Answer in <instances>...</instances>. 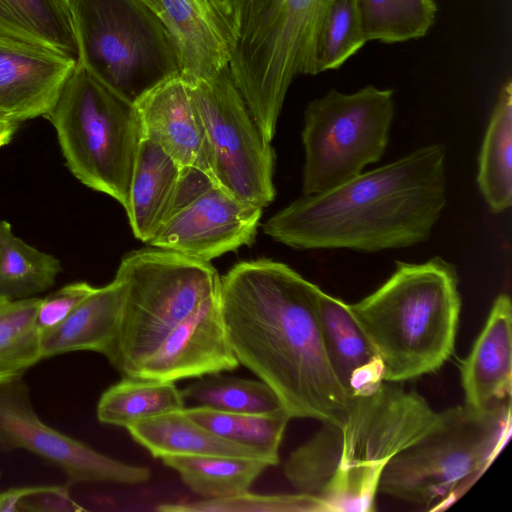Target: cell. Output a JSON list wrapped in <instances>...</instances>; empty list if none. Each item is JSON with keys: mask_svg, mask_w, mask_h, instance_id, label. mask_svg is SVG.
Listing matches in <instances>:
<instances>
[{"mask_svg": "<svg viewBox=\"0 0 512 512\" xmlns=\"http://www.w3.org/2000/svg\"><path fill=\"white\" fill-rule=\"evenodd\" d=\"M73 512L83 508L66 486L39 485L9 488L0 492V512Z\"/></svg>", "mask_w": 512, "mask_h": 512, "instance_id": "obj_34", "label": "cell"}, {"mask_svg": "<svg viewBox=\"0 0 512 512\" xmlns=\"http://www.w3.org/2000/svg\"><path fill=\"white\" fill-rule=\"evenodd\" d=\"M40 297L0 298V382L22 374L41 361L36 326Z\"/></svg>", "mask_w": 512, "mask_h": 512, "instance_id": "obj_29", "label": "cell"}, {"mask_svg": "<svg viewBox=\"0 0 512 512\" xmlns=\"http://www.w3.org/2000/svg\"><path fill=\"white\" fill-rule=\"evenodd\" d=\"M239 365L227 337L219 297L174 327L130 377L175 382L233 371Z\"/></svg>", "mask_w": 512, "mask_h": 512, "instance_id": "obj_15", "label": "cell"}, {"mask_svg": "<svg viewBox=\"0 0 512 512\" xmlns=\"http://www.w3.org/2000/svg\"><path fill=\"white\" fill-rule=\"evenodd\" d=\"M134 105L142 137L158 144L180 167H196L215 180L204 127L189 85L180 75L159 84Z\"/></svg>", "mask_w": 512, "mask_h": 512, "instance_id": "obj_16", "label": "cell"}, {"mask_svg": "<svg viewBox=\"0 0 512 512\" xmlns=\"http://www.w3.org/2000/svg\"><path fill=\"white\" fill-rule=\"evenodd\" d=\"M187 83L218 186L246 204L269 205L276 195L275 153L256 125L229 66L210 78Z\"/></svg>", "mask_w": 512, "mask_h": 512, "instance_id": "obj_11", "label": "cell"}, {"mask_svg": "<svg viewBox=\"0 0 512 512\" xmlns=\"http://www.w3.org/2000/svg\"><path fill=\"white\" fill-rule=\"evenodd\" d=\"M124 303V285L114 280L94 289L57 327L41 335V359L93 351L112 357Z\"/></svg>", "mask_w": 512, "mask_h": 512, "instance_id": "obj_20", "label": "cell"}, {"mask_svg": "<svg viewBox=\"0 0 512 512\" xmlns=\"http://www.w3.org/2000/svg\"><path fill=\"white\" fill-rule=\"evenodd\" d=\"M147 3L158 15L161 10V0H143Z\"/></svg>", "mask_w": 512, "mask_h": 512, "instance_id": "obj_39", "label": "cell"}, {"mask_svg": "<svg viewBox=\"0 0 512 512\" xmlns=\"http://www.w3.org/2000/svg\"><path fill=\"white\" fill-rule=\"evenodd\" d=\"M438 412L417 392L382 382L355 396L345 419L322 427L289 455L284 475L330 512L375 510L389 460L426 434Z\"/></svg>", "mask_w": 512, "mask_h": 512, "instance_id": "obj_3", "label": "cell"}, {"mask_svg": "<svg viewBox=\"0 0 512 512\" xmlns=\"http://www.w3.org/2000/svg\"><path fill=\"white\" fill-rule=\"evenodd\" d=\"M512 82L502 86L478 157V188L494 213L512 204Z\"/></svg>", "mask_w": 512, "mask_h": 512, "instance_id": "obj_23", "label": "cell"}, {"mask_svg": "<svg viewBox=\"0 0 512 512\" xmlns=\"http://www.w3.org/2000/svg\"><path fill=\"white\" fill-rule=\"evenodd\" d=\"M181 167L155 142L142 137L126 213L134 236L146 243L169 216Z\"/></svg>", "mask_w": 512, "mask_h": 512, "instance_id": "obj_21", "label": "cell"}, {"mask_svg": "<svg viewBox=\"0 0 512 512\" xmlns=\"http://www.w3.org/2000/svg\"><path fill=\"white\" fill-rule=\"evenodd\" d=\"M320 291L284 263L240 262L221 277V314L238 362L272 389L291 418L338 423L354 397L326 352Z\"/></svg>", "mask_w": 512, "mask_h": 512, "instance_id": "obj_1", "label": "cell"}, {"mask_svg": "<svg viewBox=\"0 0 512 512\" xmlns=\"http://www.w3.org/2000/svg\"><path fill=\"white\" fill-rule=\"evenodd\" d=\"M94 289L87 282H75L41 298L36 316L40 336L60 325Z\"/></svg>", "mask_w": 512, "mask_h": 512, "instance_id": "obj_35", "label": "cell"}, {"mask_svg": "<svg viewBox=\"0 0 512 512\" xmlns=\"http://www.w3.org/2000/svg\"><path fill=\"white\" fill-rule=\"evenodd\" d=\"M77 59L0 29V116L17 124L45 117Z\"/></svg>", "mask_w": 512, "mask_h": 512, "instance_id": "obj_14", "label": "cell"}, {"mask_svg": "<svg viewBox=\"0 0 512 512\" xmlns=\"http://www.w3.org/2000/svg\"><path fill=\"white\" fill-rule=\"evenodd\" d=\"M366 42L357 0H333L316 41V74L338 69Z\"/></svg>", "mask_w": 512, "mask_h": 512, "instance_id": "obj_32", "label": "cell"}, {"mask_svg": "<svg viewBox=\"0 0 512 512\" xmlns=\"http://www.w3.org/2000/svg\"><path fill=\"white\" fill-rule=\"evenodd\" d=\"M348 306L380 359L384 382L434 373L454 352L461 296L456 268L442 257L396 262L378 289Z\"/></svg>", "mask_w": 512, "mask_h": 512, "instance_id": "obj_4", "label": "cell"}, {"mask_svg": "<svg viewBox=\"0 0 512 512\" xmlns=\"http://www.w3.org/2000/svg\"><path fill=\"white\" fill-rule=\"evenodd\" d=\"M332 2L234 0L229 68L269 143L293 80L316 75V41Z\"/></svg>", "mask_w": 512, "mask_h": 512, "instance_id": "obj_5", "label": "cell"}, {"mask_svg": "<svg viewBox=\"0 0 512 512\" xmlns=\"http://www.w3.org/2000/svg\"><path fill=\"white\" fill-rule=\"evenodd\" d=\"M115 278L124 285V303L109 362L123 376H130L174 327L221 294V277L208 261L155 247L125 255Z\"/></svg>", "mask_w": 512, "mask_h": 512, "instance_id": "obj_8", "label": "cell"}, {"mask_svg": "<svg viewBox=\"0 0 512 512\" xmlns=\"http://www.w3.org/2000/svg\"><path fill=\"white\" fill-rule=\"evenodd\" d=\"M367 41L397 43L418 39L435 23L434 0H357Z\"/></svg>", "mask_w": 512, "mask_h": 512, "instance_id": "obj_30", "label": "cell"}, {"mask_svg": "<svg viewBox=\"0 0 512 512\" xmlns=\"http://www.w3.org/2000/svg\"><path fill=\"white\" fill-rule=\"evenodd\" d=\"M394 114V91L373 85L353 93L331 89L310 101L301 132L303 194L333 189L379 162L388 146Z\"/></svg>", "mask_w": 512, "mask_h": 512, "instance_id": "obj_10", "label": "cell"}, {"mask_svg": "<svg viewBox=\"0 0 512 512\" xmlns=\"http://www.w3.org/2000/svg\"><path fill=\"white\" fill-rule=\"evenodd\" d=\"M161 512H330L326 503L313 495H261L249 491L224 498L160 504Z\"/></svg>", "mask_w": 512, "mask_h": 512, "instance_id": "obj_33", "label": "cell"}, {"mask_svg": "<svg viewBox=\"0 0 512 512\" xmlns=\"http://www.w3.org/2000/svg\"><path fill=\"white\" fill-rule=\"evenodd\" d=\"M262 209L215 185L172 213L146 244L209 262L253 243Z\"/></svg>", "mask_w": 512, "mask_h": 512, "instance_id": "obj_13", "label": "cell"}, {"mask_svg": "<svg viewBox=\"0 0 512 512\" xmlns=\"http://www.w3.org/2000/svg\"><path fill=\"white\" fill-rule=\"evenodd\" d=\"M510 430L511 400L438 412L426 434L389 460L379 492L428 510L445 509L488 468Z\"/></svg>", "mask_w": 512, "mask_h": 512, "instance_id": "obj_6", "label": "cell"}, {"mask_svg": "<svg viewBox=\"0 0 512 512\" xmlns=\"http://www.w3.org/2000/svg\"><path fill=\"white\" fill-rule=\"evenodd\" d=\"M163 464L175 470L191 491L214 499L249 491L255 480L271 465L261 459L233 456H167Z\"/></svg>", "mask_w": 512, "mask_h": 512, "instance_id": "obj_24", "label": "cell"}, {"mask_svg": "<svg viewBox=\"0 0 512 512\" xmlns=\"http://www.w3.org/2000/svg\"><path fill=\"white\" fill-rule=\"evenodd\" d=\"M181 393L197 406L223 412L264 414L283 408L276 394L261 380L221 373L200 377Z\"/></svg>", "mask_w": 512, "mask_h": 512, "instance_id": "obj_31", "label": "cell"}, {"mask_svg": "<svg viewBox=\"0 0 512 512\" xmlns=\"http://www.w3.org/2000/svg\"><path fill=\"white\" fill-rule=\"evenodd\" d=\"M53 125L70 172L81 183L128 208L142 139L134 104L97 79L79 60L53 108Z\"/></svg>", "mask_w": 512, "mask_h": 512, "instance_id": "obj_7", "label": "cell"}, {"mask_svg": "<svg viewBox=\"0 0 512 512\" xmlns=\"http://www.w3.org/2000/svg\"><path fill=\"white\" fill-rule=\"evenodd\" d=\"M127 431L154 458L167 456H233L273 463L251 447L224 439L181 410L163 413L128 426Z\"/></svg>", "mask_w": 512, "mask_h": 512, "instance_id": "obj_22", "label": "cell"}, {"mask_svg": "<svg viewBox=\"0 0 512 512\" xmlns=\"http://www.w3.org/2000/svg\"><path fill=\"white\" fill-rule=\"evenodd\" d=\"M0 449L31 452L61 469L70 484L138 485L151 476L147 467L115 460L43 422L22 376L0 382Z\"/></svg>", "mask_w": 512, "mask_h": 512, "instance_id": "obj_12", "label": "cell"}, {"mask_svg": "<svg viewBox=\"0 0 512 512\" xmlns=\"http://www.w3.org/2000/svg\"><path fill=\"white\" fill-rule=\"evenodd\" d=\"M18 128V124L0 116V148L7 145Z\"/></svg>", "mask_w": 512, "mask_h": 512, "instance_id": "obj_38", "label": "cell"}, {"mask_svg": "<svg viewBox=\"0 0 512 512\" xmlns=\"http://www.w3.org/2000/svg\"><path fill=\"white\" fill-rule=\"evenodd\" d=\"M79 60L97 79L135 104L180 75L159 15L143 0H68Z\"/></svg>", "mask_w": 512, "mask_h": 512, "instance_id": "obj_9", "label": "cell"}, {"mask_svg": "<svg viewBox=\"0 0 512 512\" xmlns=\"http://www.w3.org/2000/svg\"><path fill=\"white\" fill-rule=\"evenodd\" d=\"M231 31L234 0H208Z\"/></svg>", "mask_w": 512, "mask_h": 512, "instance_id": "obj_37", "label": "cell"}, {"mask_svg": "<svg viewBox=\"0 0 512 512\" xmlns=\"http://www.w3.org/2000/svg\"><path fill=\"white\" fill-rule=\"evenodd\" d=\"M181 390L174 382L125 376L100 396L97 419L127 428L142 420L185 408Z\"/></svg>", "mask_w": 512, "mask_h": 512, "instance_id": "obj_25", "label": "cell"}, {"mask_svg": "<svg viewBox=\"0 0 512 512\" xmlns=\"http://www.w3.org/2000/svg\"><path fill=\"white\" fill-rule=\"evenodd\" d=\"M159 17L185 81L210 78L229 66L230 30L208 0H161Z\"/></svg>", "mask_w": 512, "mask_h": 512, "instance_id": "obj_17", "label": "cell"}, {"mask_svg": "<svg viewBox=\"0 0 512 512\" xmlns=\"http://www.w3.org/2000/svg\"><path fill=\"white\" fill-rule=\"evenodd\" d=\"M465 405L486 409L511 400L512 304L509 295L495 299L485 325L460 364Z\"/></svg>", "mask_w": 512, "mask_h": 512, "instance_id": "obj_18", "label": "cell"}, {"mask_svg": "<svg viewBox=\"0 0 512 512\" xmlns=\"http://www.w3.org/2000/svg\"><path fill=\"white\" fill-rule=\"evenodd\" d=\"M446 147L435 143L325 192L303 195L263 226L298 250L372 253L429 239L447 202Z\"/></svg>", "mask_w": 512, "mask_h": 512, "instance_id": "obj_2", "label": "cell"}, {"mask_svg": "<svg viewBox=\"0 0 512 512\" xmlns=\"http://www.w3.org/2000/svg\"><path fill=\"white\" fill-rule=\"evenodd\" d=\"M318 309L326 352L342 386L352 397L377 388L384 382L380 359L348 304L321 290Z\"/></svg>", "mask_w": 512, "mask_h": 512, "instance_id": "obj_19", "label": "cell"}, {"mask_svg": "<svg viewBox=\"0 0 512 512\" xmlns=\"http://www.w3.org/2000/svg\"><path fill=\"white\" fill-rule=\"evenodd\" d=\"M189 417L214 434L263 453L273 465L291 417L284 408L264 414L232 413L201 406L184 408Z\"/></svg>", "mask_w": 512, "mask_h": 512, "instance_id": "obj_28", "label": "cell"}, {"mask_svg": "<svg viewBox=\"0 0 512 512\" xmlns=\"http://www.w3.org/2000/svg\"><path fill=\"white\" fill-rule=\"evenodd\" d=\"M61 270L55 256L30 246L0 220V298L37 297L55 284Z\"/></svg>", "mask_w": 512, "mask_h": 512, "instance_id": "obj_27", "label": "cell"}, {"mask_svg": "<svg viewBox=\"0 0 512 512\" xmlns=\"http://www.w3.org/2000/svg\"><path fill=\"white\" fill-rule=\"evenodd\" d=\"M0 29L78 58L68 0H0Z\"/></svg>", "mask_w": 512, "mask_h": 512, "instance_id": "obj_26", "label": "cell"}, {"mask_svg": "<svg viewBox=\"0 0 512 512\" xmlns=\"http://www.w3.org/2000/svg\"><path fill=\"white\" fill-rule=\"evenodd\" d=\"M215 185H217L215 180L206 172L196 167H181L169 216L196 200Z\"/></svg>", "mask_w": 512, "mask_h": 512, "instance_id": "obj_36", "label": "cell"}]
</instances>
